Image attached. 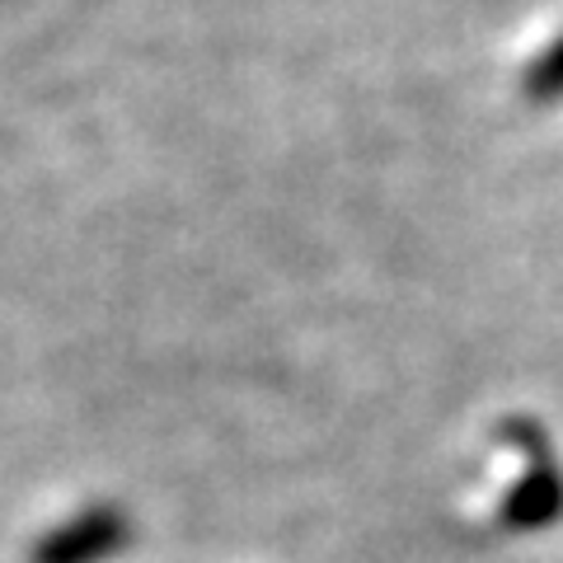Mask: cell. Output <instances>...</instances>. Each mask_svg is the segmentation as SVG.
<instances>
[{"instance_id": "6da1fadb", "label": "cell", "mask_w": 563, "mask_h": 563, "mask_svg": "<svg viewBox=\"0 0 563 563\" xmlns=\"http://www.w3.org/2000/svg\"><path fill=\"white\" fill-rule=\"evenodd\" d=\"M128 544V517L113 512V507H95L76 521L57 526L52 536H43L33 544L29 563H99L118 554Z\"/></svg>"}]
</instances>
